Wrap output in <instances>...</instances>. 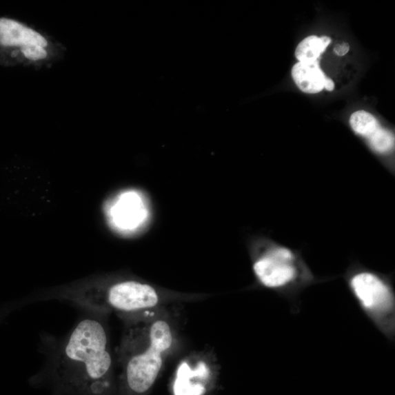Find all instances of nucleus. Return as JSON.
I'll return each instance as SVG.
<instances>
[{
  "instance_id": "11",
  "label": "nucleus",
  "mask_w": 395,
  "mask_h": 395,
  "mask_svg": "<svg viewBox=\"0 0 395 395\" xmlns=\"http://www.w3.org/2000/svg\"><path fill=\"white\" fill-rule=\"evenodd\" d=\"M367 139L371 148L378 153L388 152L394 146V135L388 130L381 127Z\"/></svg>"
},
{
  "instance_id": "13",
  "label": "nucleus",
  "mask_w": 395,
  "mask_h": 395,
  "mask_svg": "<svg viewBox=\"0 0 395 395\" xmlns=\"http://www.w3.org/2000/svg\"><path fill=\"white\" fill-rule=\"evenodd\" d=\"M350 49L348 43L338 44L334 47V52L338 56H344L349 52Z\"/></svg>"
},
{
  "instance_id": "5",
  "label": "nucleus",
  "mask_w": 395,
  "mask_h": 395,
  "mask_svg": "<svg viewBox=\"0 0 395 395\" xmlns=\"http://www.w3.org/2000/svg\"><path fill=\"white\" fill-rule=\"evenodd\" d=\"M302 262L291 249L273 245L256 257L253 270L259 282L266 288L286 292L303 280Z\"/></svg>"
},
{
  "instance_id": "2",
  "label": "nucleus",
  "mask_w": 395,
  "mask_h": 395,
  "mask_svg": "<svg viewBox=\"0 0 395 395\" xmlns=\"http://www.w3.org/2000/svg\"><path fill=\"white\" fill-rule=\"evenodd\" d=\"M122 320L125 328L117 351L121 369L117 395H150L177 344L174 323L167 308Z\"/></svg>"
},
{
  "instance_id": "12",
  "label": "nucleus",
  "mask_w": 395,
  "mask_h": 395,
  "mask_svg": "<svg viewBox=\"0 0 395 395\" xmlns=\"http://www.w3.org/2000/svg\"><path fill=\"white\" fill-rule=\"evenodd\" d=\"M21 51L27 58L32 59V61H40V59H43L47 56L45 48L39 45L22 47Z\"/></svg>"
},
{
  "instance_id": "9",
  "label": "nucleus",
  "mask_w": 395,
  "mask_h": 395,
  "mask_svg": "<svg viewBox=\"0 0 395 395\" xmlns=\"http://www.w3.org/2000/svg\"><path fill=\"white\" fill-rule=\"evenodd\" d=\"M331 41V39L327 36L321 38L315 35L309 36L297 45L295 56L301 63L318 61L320 55L325 52Z\"/></svg>"
},
{
  "instance_id": "3",
  "label": "nucleus",
  "mask_w": 395,
  "mask_h": 395,
  "mask_svg": "<svg viewBox=\"0 0 395 395\" xmlns=\"http://www.w3.org/2000/svg\"><path fill=\"white\" fill-rule=\"evenodd\" d=\"M63 298L94 314L114 313L121 319L166 309L172 304L191 299L163 292L152 285L134 280L83 287L67 292Z\"/></svg>"
},
{
  "instance_id": "8",
  "label": "nucleus",
  "mask_w": 395,
  "mask_h": 395,
  "mask_svg": "<svg viewBox=\"0 0 395 395\" xmlns=\"http://www.w3.org/2000/svg\"><path fill=\"white\" fill-rule=\"evenodd\" d=\"M114 218L124 228H132L143 218V209L139 198L132 194H125L114 207Z\"/></svg>"
},
{
  "instance_id": "7",
  "label": "nucleus",
  "mask_w": 395,
  "mask_h": 395,
  "mask_svg": "<svg viewBox=\"0 0 395 395\" xmlns=\"http://www.w3.org/2000/svg\"><path fill=\"white\" fill-rule=\"evenodd\" d=\"M292 74L296 86L305 93L316 94L325 89L327 77L318 61L298 62L292 68Z\"/></svg>"
},
{
  "instance_id": "1",
  "label": "nucleus",
  "mask_w": 395,
  "mask_h": 395,
  "mask_svg": "<svg viewBox=\"0 0 395 395\" xmlns=\"http://www.w3.org/2000/svg\"><path fill=\"white\" fill-rule=\"evenodd\" d=\"M101 316L81 320L54 345L32 384L49 387L52 395H117L110 334Z\"/></svg>"
},
{
  "instance_id": "4",
  "label": "nucleus",
  "mask_w": 395,
  "mask_h": 395,
  "mask_svg": "<svg viewBox=\"0 0 395 395\" xmlns=\"http://www.w3.org/2000/svg\"><path fill=\"white\" fill-rule=\"evenodd\" d=\"M351 292L365 314L389 339L394 334L395 303L391 285L375 272L361 270L349 279Z\"/></svg>"
},
{
  "instance_id": "6",
  "label": "nucleus",
  "mask_w": 395,
  "mask_h": 395,
  "mask_svg": "<svg viewBox=\"0 0 395 395\" xmlns=\"http://www.w3.org/2000/svg\"><path fill=\"white\" fill-rule=\"evenodd\" d=\"M0 43L7 46H47V41L39 32L8 19H0Z\"/></svg>"
},
{
  "instance_id": "14",
  "label": "nucleus",
  "mask_w": 395,
  "mask_h": 395,
  "mask_svg": "<svg viewBox=\"0 0 395 395\" xmlns=\"http://www.w3.org/2000/svg\"><path fill=\"white\" fill-rule=\"evenodd\" d=\"M334 88V83L330 78H327L325 83V89L328 91H332Z\"/></svg>"
},
{
  "instance_id": "10",
  "label": "nucleus",
  "mask_w": 395,
  "mask_h": 395,
  "mask_svg": "<svg viewBox=\"0 0 395 395\" xmlns=\"http://www.w3.org/2000/svg\"><path fill=\"white\" fill-rule=\"evenodd\" d=\"M350 125L356 134L368 139L380 128L377 119L365 111H357L350 118Z\"/></svg>"
}]
</instances>
